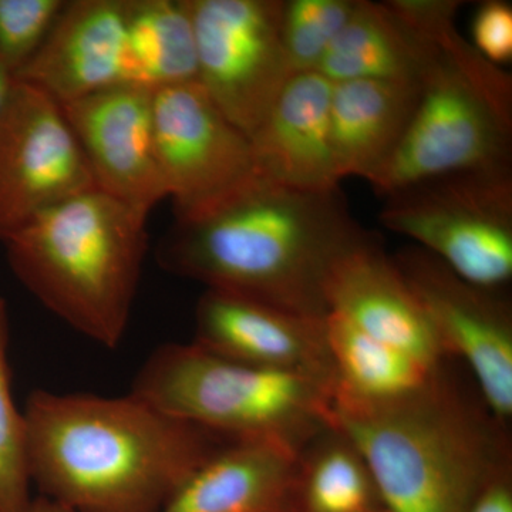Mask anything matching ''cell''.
Returning a JSON list of instances; mask_svg holds the SVG:
<instances>
[{
	"label": "cell",
	"instance_id": "cell-18",
	"mask_svg": "<svg viewBox=\"0 0 512 512\" xmlns=\"http://www.w3.org/2000/svg\"><path fill=\"white\" fill-rule=\"evenodd\" d=\"M419 93L420 82L333 83L330 148L340 181L348 177L372 181L399 146Z\"/></svg>",
	"mask_w": 512,
	"mask_h": 512
},
{
	"label": "cell",
	"instance_id": "cell-15",
	"mask_svg": "<svg viewBox=\"0 0 512 512\" xmlns=\"http://www.w3.org/2000/svg\"><path fill=\"white\" fill-rule=\"evenodd\" d=\"M325 301L328 313L342 316L372 338L431 365H443L446 357L419 299L372 235L333 264Z\"/></svg>",
	"mask_w": 512,
	"mask_h": 512
},
{
	"label": "cell",
	"instance_id": "cell-20",
	"mask_svg": "<svg viewBox=\"0 0 512 512\" xmlns=\"http://www.w3.org/2000/svg\"><path fill=\"white\" fill-rule=\"evenodd\" d=\"M335 382L332 393L359 402H389L419 392L443 369L372 338L336 313L325 316Z\"/></svg>",
	"mask_w": 512,
	"mask_h": 512
},
{
	"label": "cell",
	"instance_id": "cell-25",
	"mask_svg": "<svg viewBox=\"0 0 512 512\" xmlns=\"http://www.w3.org/2000/svg\"><path fill=\"white\" fill-rule=\"evenodd\" d=\"M67 0H0V64L16 76L46 42Z\"/></svg>",
	"mask_w": 512,
	"mask_h": 512
},
{
	"label": "cell",
	"instance_id": "cell-11",
	"mask_svg": "<svg viewBox=\"0 0 512 512\" xmlns=\"http://www.w3.org/2000/svg\"><path fill=\"white\" fill-rule=\"evenodd\" d=\"M96 183L62 106L16 80L0 117V241Z\"/></svg>",
	"mask_w": 512,
	"mask_h": 512
},
{
	"label": "cell",
	"instance_id": "cell-30",
	"mask_svg": "<svg viewBox=\"0 0 512 512\" xmlns=\"http://www.w3.org/2000/svg\"><path fill=\"white\" fill-rule=\"evenodd\" d=\"M366 512H390V511L387 510V508L384 507V505H379V507L372 508V510H369Z\"/></svg>",
	"mask_w": 512,
	"mask_h": 512
},
{
	"label": "cell",
	"instance_id": "cell-26",
	"mask_svg": "<svg viewBox=\"0 0 512 512\" xmlns=\"http://www.w3.org/2000/svg\"><path fill=\"white\" fill-rule=\"evenodd\" d=\"M474 47L488 60L498 64L512 59V8L501 0H487L476 9L473 19Z\"/></svg>",
	"mask_w": 512,
	"mask_h": 512
},
{
	"label": "cell",
	"instance_id": "cell-21",
	"mask_svg": "<svg viewBox=\"0 0 512 512\" xmlns=\"http://www.w3.org/2000/svg\"><path fill=\"white\" fill-rule=\"evenodd\" d=\"M126 82L151 92L198 83L197 46L185 0H127Z\"/></svg>",
	"mask_w": 512,
	"mask_h": 512
},
{
	"label": "cell",
	"instance_id": "cell-14",
	"mask_svg": "<svg viewBox=\"0 0 512 512\" xmlns=\"http://www.w3.org/2000/svg\"><path fill=\"white\" fill-rule=\"evenodd\" d=\"M127 0H67L62 15L18 82L60 106L127 84Z\"/></svg>",
	"mask_w": 512,
	"mask_h": 512
},
{
	"label": "cell",
	"instance_id": "cell-23",
	"mask_svg": "<svg viewBox=\"0 0 512 512\" xmlns=\"http://www.w3.org/2000/svg\"><path fill=\"white\" fill-rule=\"evenodd\" d=\"M30 488L25 416L10 379L8 305L0 296V512L25 511L32 501Z\"/></svg>",
	"mask_w": 512,
	"mask_h": 512
},
{
	"label": "cell",
	"instance_id": "cell-16",
	"mask_svg": "<svg viewBox=\"0 0 512 512\" xmlns=\"http://www.w3.org/2000/svg\"><path fill=\"white\" fill-rule=\"evenodd\" d=\"M333 83L319 72L292 74L251 137L259 174L293 190H339L330 148Z\"/></svg>",
	"mask_w": 512,
	"mask_h": 512
},
{
	"label": "cell",
	"instance_id": "cell-24",
	"mask_svg": "<svg viewBox=\"0 0 512 512\" xmlns=\"http://www.w3.org/2000/svg\"><path fill=\"white\" fill-rule=\"evenodd\" d=\"M357 0H289L282 8L281 36L292 74L315 72Z\"/></svg>",
	"mask_w": 512,
	"mask_h": 512
},
{
	"label": "cell",
	"instance_id": "cell-6",
	"mask_svg": "<svg viewBox=\"0 0 512 512\" xmlns=\"http://www.w3.org/2000/svg\"><path fill=\"white\" fill-rule=\"evenodd\" d=\"M131 392L229 441H268L301 453L328 429L332 387L234 362L195 343H168L140 367Z\"/></svg>",
	"mask_w": 512,
	"mask_h": 512
},
{
	"label": "cell",
	"instance_id": "cell-10",
	"mask_svg": "<svg viewBox=\"0 0 512 512\" xmlns=\"http://www.w3.org/2000/svg\"><path fill=\"white\" fill-rule=\"evenodd\" d=\"M429 319L444 357L473 373L488 412L507 426L512 417V312L501 292L464 281L420 247L392 256Z\"/></svg>",
	"mask_w": 512,
	"mask_h": 512
},
{
	"label": "cell",
	"instance_id": "cell-28",
	"mask_svg": "<svg viewBox=\"0 0 512 512\" xmlns=\"http://www.w3.org/2000/svg\"><path fill=\"white\" fill-rule=\"evenodd\" d=\"M16 79L12 73L0 64V117L8 106L10 96L15 89Z\"/></svg>",
	"mask_w": 512,
	"mask_h": 512
},
{
	"label": "cell",
	"instance_id": "cell-7",
	"mask_svg": "<svg viewBox=\"0 0 512 512\" xmlns=\"http://www.w3.org/2000/svg\"><path fill=\"white\" fill-rule=\"evenodd\" d=\"M384 198V227L478 288L501 292L510 284L512 168L434 178Z\"/></svg>",
	"mask_w": 512,
	"mask_h": 512
},
{
	"label": "cell",
	"instance_id": "cell-8",
	"mask_svg": "<svg viewBox=\"0 0 512 512\" xmlns=\"http://www.w3.org/2000/svg\"><path fill=\"white\" fill-rule=\"evenodd\" d=\"M198 84L249 140L292 70L282 45V0H185Z\"/></svg>",
	"mask_w": 512,
	"mask_h": 512
},
{
	"label": "cell",
	"instance_id": "cell-29",
	"mask_svg": "<svg viewBox=\"0 0 512 512\" xmlns=\"http://www.w3.org/2000/svg\"><path fill=\"white\" fill-rule=\"evenodd\" d=\"M23 512H74L69 508L63 507V505L55 503V501L49 500V498L40 497L32 498L28 508Z\"/></svg>",
	"mask_w": 512,
	"mask_h": 512
},
{
	"label": "cell",
	"instance_id": "cell-12",
	"mask_svg": "<svg viewBox=\"0 0 512 512\" xmlns=\"http://www.w3.org/2000/svg\"><path fill=\"white\" fill-rule=\"evenodd\" d=\"M97 190L148 218L167 200L154 131V92L119 84L63 104Z\"/></svg>",
	"mask_w": 512,
	"mask_h": 512
},
{
	"label": "cell",
	"instance_id": "cell-17",
	"mask_svg": "<svg viewBox=\"0 0 512 512\" xmlns=\"http://www.w3.org/2000/svg\"><path fill=\"white\" fill-rule=\"evenodd\" d=\"M298 451L235 441L198 467L160 512H286Z\"/></svg>",
	"mask_w": 512,
	"mask_h": 512
},
{
	"label": "cell",
	"instance_id": "cell-9",
	"mask_svg": "<svg viewBox=\"0 0 512 512\" xmlns=\"http://www.w3.org/2000/svg\"><path fill=\"white\" fill-rule=\"evenodd\" d=\"M154 131L175 221L200 217L262 177L247 134L198 83L154 92Z\"/></svg>",
	"mask_w": 512,
	"mask_h": 512
},
{
	"label": "cell",
	"instance_id": "cell-13",
	"mask_svg": "<svg viewBox=\"0 0 512 512\" xmlns=\"http://www.w3.org/2000/svg\"><path fill=\"white\" fill-rule=\"evenodd\" d=\"M192 343L244 365L312 377L329 387L335 382L325 319L235 293L205 289L195 309Z\"/></svg>",
	"mask_w": 512,
	"mask_h": 512
},
{
	"label": "cell",
	"instance_id": "cell-4",
	"mask_svg": "<svg viewBox=\"0 0 512 512\" xmlns=\"http://www.w3.org/2000/svg\"><path fill=\"white\" fill-rule=\"evenodd\" d=\"M147 217L90 190L6 239L13 274L53 315L104 348L126 335L148 248Z\"/></svg>",
	"mask_w": 512,
	"mask_h": 512
},
{
	"label": "cell",
	"instance_id": "cell-22",
	"mask_svg": "<svg viewBox=\"0 0 512 512\" xmlns=\"http://www.w3.org/2000/svg\"><path fill=\"white\" fill-rule=\"evenodd\" d=\"M379 505L366 461L338 431L328 427L302 448L286 512H366Z\"/></svg>",
	"mask_w": 512,
	"mask_h": 512
},
{
	"label": "cell",
	"instance_id": "cell-3",
	"mask_svg": "<svg viewBox=\"0 0 512 512\" xmlns=\"http://www.w3.org/2000/svg\"><path fill=\"white\" fill-rule=\"evenodd\" d=\"M328 427L362 454L390 512H467L487 481L511 467L507 426L443 369L389 402L330 394Z\"/></svg>",
	"mask_w": 512,
	"mask_h": 512
},
{
	"label": "cell",
	"instance_id": "cell-5",
	"mask_svg": "<svg viewBox=\"0 0 512 512\" xmlns=\"http://www.w3.org/2000/svg\"><path fill=\"white\" fill-rule=\"evenodd\" d=\"M409 126L370 185L382 197L410 185L512 168V80L460 33L424 45Z\"/></svg>",
	"mask_w": 512,
	"mask_h": 512
},
{
	"label": "cell",
	"instance_id": "cell-27",
	"mask_svg": "<svg viewBox=\"0 0 512 512\" xmlns=\"http://www.w3.org/2000/svg\"><path fill=\"white\" fill-rule=\"evenodd\" d=\"M467 512H512V466L487 481Z\"/></svg>",
	"mask_w": 512,
	"mask_h": 512
},
{
	"label": "cell",
	"instance_id": "cell-1",
	"mask_svg": "<svg viewBox=\"0 0 512 512\" xmlns=\"http://www.w3.org/2000/svg\"><path fill=\"white\" fill-rule=\"evenodd\" d=\"M23 416L32 485L74 512H160L198 467L235 443L133 392L36 390Z\"/></svg>",
	"mask_w": 512,
	"mask_h": 512
},
{
	"label": "cell",
	"instance_id": "cell-19",
	"mask_svg": "<svg viewBox=\"0 0 512 512\" xmlns=\"http://www.w3.org/2000/svg\"><path fill=\"white\" fill-rule=\"evenodd\" d=\"M424 53L419 40L390 12L386 3L357 0L318 70L332 83L350 80L419 82Z\"/></svg>",
	"mask_w": 512,
	"mask_h": 512
},
{
	"label": "cell",
	"instance_id": "cell-2",
	"mask_svg": "<svg viewBox=\"0 0 512 512\" xmlns=\"http://www.w3.org/2000/svg\"><path fill=\"white\" fill-rule=\"evenodd\" d=\"M367 235L339 190H293L258 177L200 217L175 221L157 261L205 289L325 319L330 269Z\"/></svg>",
	"mask_w": 512,
	"mask_h": 512
}]
</instances>
